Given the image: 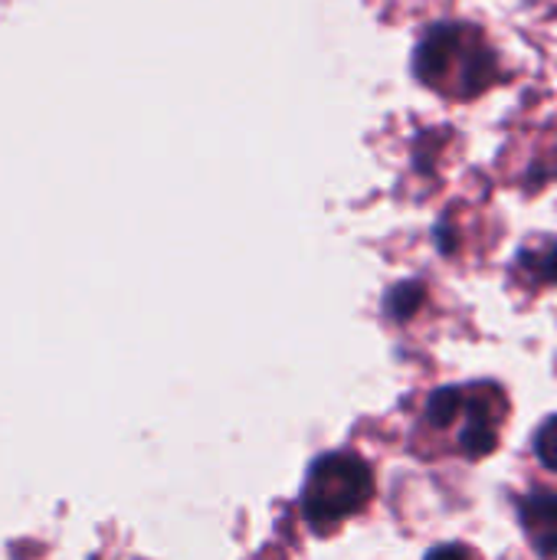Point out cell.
I'll use <instances>...</instances> for the list:
<instances>
[{"instance_id":"obj_8","label":"cell","mask_w":557,"mask_h":560,"mask_svg":"<svg viewBox=\"0 0 557 560\" xmlns=\"http://www.w3.org/2000/svg\"><path fill=\"white\" fill-rule=\"evenodd\" d=\"M535 456L557 472V413L555 417H548L542 427H538V433H535Z\"/></svg>"},{"instance_id":"obj_1","label":"cell","mask_w":557,"mask_h":560,"mask_svg":"<svg viewBox=\"0 0 557 560\" xmlns=\"http://www.w3.org/2000/svg\"><path fill=\"white\" fill-rule=\"evenodd\" d=\"M417 79L456 102H469L499 82V59L473 23H433L414 49Z\"/></svg>"},{"instance_id":"obj_3","label":"cell","mask_w":557,"mask_h":560,"mask_svg":"<svg viewBox=\"0 0 557 560\" xmlns=\"http://www.w3.org/2000/svg\"><path fill=\"white\" fill-rule=\"evenodd\" d=\"M506 400L499 397L496 387H469L466 390V410H463V430H460V450L469 459L492 456L499 446V417L506 413Z\"/></svg>"},{"instance_id":"obj_9","label":"cell","mask_w":557,"mask_h":560,"mask_svg":"<svg viewBox=\"0 0 557 560\" xmlns=\"http://www.w3.org/2000/svg\"><path fill=\"white\" fill-rule=\"evenodd\" d=\"M423 560H473V555L463 545H440V548H433Z\"/></svg>"},{"instance_id":"obj_4","label":"cell","mask_w":557,"mask_h":560,"mask_svg":"<svg viewBox=\"0 0 557 560\" xmlns=\"http://www.w3.org/2000/svg\"><path fill=\"white\" fill-rule=\"evenodd\" d=\"M519 522L525 528L529 545L542 560H557V495L555 492H529L519 499Z\"/></svg>"},{"instance_id":"obj_7","label":"cell","mask_w":557,"mask_h":560,"mask_svg":"<svg viewBox=\"0 0 557 560\" xmlns=\"http://www.w3.org/2000/svg\"><path fill=\"white\" fill-rule=\"evenodd\" d=\"M423 299H427L423 282H417V279L401 282V285L387 289V295H384V315L391 322H407V318L417 315V308L423 305Z\"/></svg>"},{"instance_id":"obj_6","label":"cell","mask_w":557,"mask_h":560,"mask_svg":"<svg viewBox=\"0 0 557 560\" xmlns=\"http://www.w3.org/2000/svg\"><path fill=\"white\" fill-rule=\"evenodd\" d=\"M519 269L538 285L557 282V240H545L538 246H525L519 253Z\"/></svg>"},{"instance_id":"obj_2","label":"cell","mask_w":557,"mask_h":560,"mask_svg":"<svg viewBox=\"0 0 557 560\" xmlns=\"http://www.w3.org/2000/svg\"><path fill=\"white\" fill-rule=\"evenodd\" d=\"M374 499V472L355 453H325L309 466L302 486V515L315 532L358 515Z\"/></svg>"},{"instance_id":"obj_5","label":"cell","mask_w":557,"mask_h":560,"mask_svg":"<svg viewBox=\"0 0 557 560\" xmlns=\"http://www.w3.org/2000/svg\"><path fill=\"white\" fill-rule=\"evenodd\" d=\"M466 410V390L463 387H440L427 400V423L430 430H446L456 420H463Z\"/></svg>"}]
</instances>
